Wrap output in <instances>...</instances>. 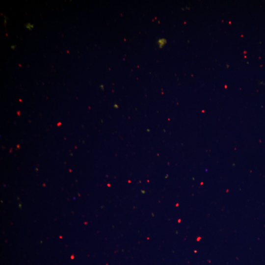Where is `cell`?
<instances>
[{
    "label": "cell",
    "instance_id": "7a4b0ae2",
    "mask_svg": "<svg viewBox=\"0 0 265 265\" xmlns=\"http://www.w3.org/2000/svg\"><path fill=\"white\" fill-rule=\"evenodd\" d=\"M33 25L31 24L30 23H28L26 25V28L28 29L29 30H31L33 27Z\"/></svg>",
    "mask_w": 265,
    "mask_h": 265
},
{
    "label": "cell",
    "instance_id": "6da1fadb",
    "mask_svg": "<svg viewBox=\"0 0 265 265\" xmlns=\"http://www.w3.org/2000/svg\"><path fill=\"white\" fill-rule=\"evenodd\" d=\"M157 42L159 47L161 48L166 43V40L165 38H160L158 40Z\"/></svg>",
    "mask_w": 265,
    "mask_h": 265
},
{
    "label": "cell",
    "instance_id": "3957f363",
    "mask_svg": "<svg viewBox=\"0 0 265 265\" xmlns=\"http://www.w3.org/2000/svg\"><path fill=\"white\" fill-rule=\"evenodd\" d=\"M15 47H16L15 45H12V46H11V48L12 50H14L15 48Z\"/></svg>",
    "mask_w": 265,
    "mask_h": 265
}]
</instances>
